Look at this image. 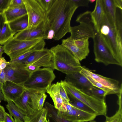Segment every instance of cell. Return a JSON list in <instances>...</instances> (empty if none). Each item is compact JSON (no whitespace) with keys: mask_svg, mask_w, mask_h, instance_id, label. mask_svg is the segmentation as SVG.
Wrapping results in <instances>:
<instances>
[{"mask_svg":"<svg viewBox=\"0 0 122 122\" xmlns=\"http://www.w3.org/2000/svg\"><path fill=\"white\" fill-rule=\"evenodd\" d=\"M78 8L71 0H55L46 12L45 22L48 30H53V39L59 41L68 33H70L71 22Z\"/></svg>","mask_w":122,"mask_h":122,"instance_id":"6da1fadb","label":"cell"},{"mask_svg":"<svg viewBox=\"0 0 122 122\" xmlns=\"http://www.w3.org/2000/svg\"><path fill=\"white\" fill-rule=\"evenodd\" d=\"M99 33L113 56L122 66V38L118 36L115 24L104 11V19Z\"/></svg>","mask_w":122,"mask_h":122,"instance_id":"7a4b0ae2","label":"cell"},{"mask_svg":"<svg viewBox=\"0 0 122 122\" xmlns=\"http://www.w3.org/2000/svg\"><path fill=\"white\" fill-rule=\"evenodd\" d=\"M50 50L53 56L54 70L66 75L80 71L82 66L80 61L61 44L54 46Z\"/></svg>","mask_w":122,"mask_h":122,"instance_id":"3957f363","label":"cell"},{"mask_svg":"<svg viewBox=\"0 0 122 122\" xmlns=\"http://www.w3.org/2000/svg\"><path fill=\"white\" fill-rule=\"evenodd\" d=\"M60 82L68 96L75 97L89 107L95 111L97 116H107V107L105 100H100L88 94L65 80H61Z\"/></svg>","mask_w":122,"mask_h":122,"instance_id":"277c9868","label":"cell"},{"mask_svg":"<svg viewBox=\"0 0 122 122\" xmlns=\"http://www.w3.org/2000/svg\"><path fill=\"white\" fill-rule=\"evenodd\" d=\"M53 70L49 67L39 68L30 74L24 87L30 91L46 92V88L56 78Z\"/></svg>","mask_w":122,"mask_h":122,"instance_id":"5b68a950","label":"cell"},{"mask_svg":"<svg viewBox=\"0 0 122 122\" xmlns=\"http://www.w3.org/2000/svg\"><path fill=\"white\" fill-rule=\"evenodd\" d=\"M93 39L95 61L106 66L112 64L119 66L100 34L97 32Z\"/></svg>","mask_w":122,"mask_h":122,"instance_id":"8992f818","label":"cell"},{"mask_svg":"<svg viewBox=\"0 0 122 122\" xmlns=\"http://www.w3.org/2000/svg\"><path fill=\"white\" fill-rule=\"evenodd\" d=\"M42 40L20 41L13 37L3 46L4 52L9 56L10 60H12L29 50L33 46Z\"/></svg>","mask_w":122,"mask_h":122,"instance_id":"52a82bcc","label":"cell"},{"mask_svg":"<svg viewBox=\"0 0 122 122\" xmlns=\"http://www.w3.org/2000/svg\"><path fill=\"white\" fill-rule=\"evenodd\" d=\"M28 20L26 29L36 27L45 20L46 12L38 0H23Z\"/></svg>","mask_w":122,"mask_h":122,"instance_id":"ba28073f","label":"cell"},{"mask_svg":"<svg viewBox=\"0 0 122 122\" xmlns=\"http://www.w3.org/2000/svg\"><path fill=\"white\" fill-rule=\"evenodd\" d=\"M25 66L23 63L8 62L4 69L7 81L23 86L30 74L25 68Z\"/></svg>","mask_w":122,"mask_h":122,"instance_id":"9c48e42d","label":"cell"},{"mask_svg":"<svg viewBox=\"0 0 122 122\" xmlns=\"http://www.w3.org/2000/svg\"><path fill=\"white\" fill-rule=\"evenodd\" d=\"M22 62L26 65L31 64L39 68L43 67L53 69V55L50 49L45 48L34 52L23 60Z\"/></svg>","mask_w":122,"mask_h":122,"instance_id":"30bf717a","label":"cell"},{"mask_svg":"<svg viewBox=\"0 0 122 122\" xmlns=\"http://www.w3.org/2000/svg\"><path fill=\"white\" fill-rule=\"evenodd\" d=\"M48 31L44 21L36 27L26 29L16 33L13 37L15 39L20 41L37 39L44 40L46 39Z\"/></svg>","mask_w":122,"mask_h":122,"instance_id":"8fae6325","label":"cell"},{"mask_svg":"<svg viewBox=\"0 0 122 122\" xmlns=\"http://www.w3.org/2000/svg\"><path fill=\"white\" fill-rule=\"evenodd\" d=\"M80 72L81 74L90 77L104 86L112 90L115 94H117L119 92L120 86L118 81L95 73L84 66H81Z\"/></svg>","mask_w":122,"mask_h":122,"instance_id":"7c38bea8","label":"cell"},{"mask_svg":"<svg viewBox=\"0 0 122 122\" xmlns=\"http://www.w3.org/2000/svg\"><path fill=\"white\" fill-rule=\"evenodd\" d=\"M61 112L66 119L72 122H90L94 120L97 116L95 114L82 111L73 106L70 109L66 112Z\"/></svg>","mask_w":122,"mask_h":122,"instance_id":"4fadbf2b","label":"cell"},{"mask_svg":"<svg viewBox=\"0 0 122 122\" xmlns=\"http://www.w3.org/2000/svg\"><path fill=\"white\" fill-rule=\"evenodd\" d=\"M65 80L73 86L89 95V89L92 86L87 78L80 71L66 75Z\"/></svg>","mask_w":122,"mask_h":122,"instance_id":"5bb4252c","label":"cell"},{"mask_svg":"<svg viewBox=\"0 0 122 122\" xmlns=\"http://www.w3.org/2000/svg\"><path fill=\"white\" fill-rule=\"evenodd\" d=\"M78 25L71 27V37L74 40L95 37L96 31L94 25L81 22Z\"/></svg>","mask_w":122,"mask_h":122,"instance_id":"9a60e30c","label":"cell"},{"mask_svg":"<svg viewBox=\"0 0 122 122\" xmlns=\"http://www.w3.org/2000/svg\"><path fill=\"white\" fill-rule=\"evenodd\" d=\"M26 90L23 86L17 84L12 82L6 81L1 88L5 101H12L18 98Z\"/></svg>","mask_w":122,"mask_h":122,"instance_id":"2e32d148","label":"cell"},{"mask_svg":"<svg viewBox=\"0 0 122 122\" xmlns=\"http://www.w3.org/2000/svg\"><path fill=\"white\" fill-rule=\"evenodd\" d=\"M59 82L51 84L46 89V92L52 98L55 108L62 112L66 111L65 103L61 98L59 93Z\"/></svg>","mask_w":122,"mask_h":122,"instance_id":"e0dca14e","label":"cell"},{"mask_svg":"<svg viewBox=\"0 0 122 122\" xmlns=\"http://www.w3.org/2000/svg\"><path fill=\"white\" fill-rule=\"evenodd\" d=\"M61 45L67 49L80 61L85 59L88 56L90 51L81 49L74 44V40L70 36L62 39Z\"/></svg>","mask_w":122,"mask_h":122,"instance_id":"ac0fdd59","label":"cell"},{"mask_svg":"<svg viewBox=\"0 0 122 122\" xmlns=\"http://www.w3.org/2000/svg\"><path fill=\"white\" fill-rule=\"evenodd\" d=\"M94 10L91 16L96 31L99 32L104 21V11L102 0H96Z\"/></svg>","mask_w":122,"mask_h":122,"instance_id":"d6986e66","label":"cell"},{"mask_svg":"<svg viewBox=\"0 0 122 122\" xmlns=\"http://www.w3.org/2000/svg\"><path fill=\"white\" fill-rule=\"evenodd\" d=\"M30 92L26 90L17 99L12 101L26 114V116L32 113L35 111L30 102Z\"/></svg>","mask_w":122,"mask_h":122,"instance_id":"ffe728a7","label":"cell"},{"mask_svg":"<svg viewBox=\"0 0 122 122\" xmlns=\"http://www.w3.org/2000/svg\"><path fill=\"white\" fill-rule=\"evenodd\" d=\"M45 107L47 111L46 118L48 122H72L66 119L61 112L49 102H45Z\"/></svg>","mask_w":122,"mask_h":122,"instance_id":"44dd1931","label":"cell"},{"mask_svg":"<svg viewBox=\"0 0 122 122\" xmlns=\"http://www.w3.org/2000/svg\"><path fill=\"white\" fill-rule=\"evenodd\" d=\"M4 13L7 23H8L18 18L27 15L25 5L20 6L10 5L8 8Z\"/></svg>","mask_w":122,"mask_h":122,"instance_id":"7402d4cb","label":"cell"},{"mask_svg":"<svg viewBox=\"0 0 122 122\" xmlns=\"http://www.w3.org/2000/svg\"><path fill=\"white\" fill-rule=\"evenodd\" d=\"M31 105L35 110H38L43 108L44 105L47 97L43 92L30 91Z\"/></svg>","mask_w":122,"mask_h":122,"instance_id":"603a6c76","label":"cell"},{"mask_svg":"<svg viewBox=\"0 0 122 122\" xmlns=\"http://www.w3.org/2000/svg\"><path fill=\"white\" fill-rule=\"evenodd\" d=\"M8 23L11 29L16 34L27 28L28 24L27 15L18 18Z\"/></svg>","mask_w":122,"mask_h":122,"instance_id":"cb8c5ba5","label":"cell"},{"mask_svg":"<svg viewBox=\"0 0 122 122\" xmlns=\"http://www.w3.org/2000/svg\"><path fill=\"white\" fill-rule=\"evenodd\" d=\"M6 101L7 103L6 107L10 115L20 122H24L25 114L12 101L8 100Z\"/></svg>","mask_w":122,"mask_h":122,"instance_id":"d4e9b609","label":"cell"},{"mask_svg":"<svg viewBox=\"0 0 122 122\" xmlns=\"http://www.w3.org/2000/svg\"><path fill=\"white\" fill-rule=\"evenodd\" d=\"M47 111L45 107L38 110H35L31 114L25 116L24 122H44L46 118Z\"/></svg>","mask_w":122,"mask_h":122,"instance_id":"484cf974","label":"cell"},{"mask_svg":"<svg viewBox=\"0 0 122 122\" xmlns=\"http://www.w3.org/2000/svg\"><path fill=\"white\" fill-rule=\"evenodd\" d=\"M104 12L115 24L117 15V7L113 0H102Z\"/></svg>","mask_w":122,"mask_h":122,"instance_id":"4316f807","label":"cell"},{"mask_svg":"<svg viewBox=\"0 0 122 122\" xmlns=\"http://www.w3.org/2000/svg\"><path fill=\"white\" fill-rule=\"evenodd\" d=\"M15 34L10 29L8 23H5L0 33V45H4Z\"/></svg>","mask_w":122,"mask_h":122,"instance_id":"83f0119b","label":"cell"},{"mask_svg":"<svg viewBox=\"0 0 122 122\" xmlns=\"http://www.w3.org/2000/svg\"><path fill=\"white\" fill-rule=\"evenodd\" d=\"M68 97H69L70 99L69 103L74 107L86 112L96 114L95 112L92 109L78 99L72 96H68Z\"/></svg>","mask_w":122,"mask_h":122,"instance_id":"f1b7e54d","label":"cell"},{"mask_svg":"<svg viewBox=\"0 0 122 122\" xmlns=\"http://www.w3.org/2000/svg\"><path fill=\"white\" fill-rule=\"evenodd\" d=\"M117 103L119 106L118 110L112 116L109 117L106 116L104 122H122V101L118 100Z\"/></svg>","mask_w":122,"mask_h":122,"instance_id":"f546056e","label":"cell"},{"mask_svg":"<svg viewBox=\"0 0 122 122\" xmlns=\"http://www.w3.org/2000/svg\"><path fill=\"white\" fill-rule=\"evenodd\" d=\"M89 91V95L100 100H105L106 96L107 95L106 92L103 90L92 85Z\"/></svg>","mask_w":122,"mask_h":122,"instance_id":"4dcf8cb0","label":"cell"},{"mask_svg":"<svg viewBox=\"0 0 122 122\" xmlns=\"http://www.w3.org/2000/svg\"><path fill=\"white\" fill-rule=\"evenodd\" d=\"M91 12L87 11L80 14L77 17L76 21L79 23L83 22L94 25L91 16Z\"/></svg>","mask_w":122,"mask_h":122,"instance_id":"1f68e13d","label":"cell"},{"mask_svg":"<svg viewBox=\"0 0 122 122\" xmlns=\"http://www.w3.org/2000/svg\"><path fill=\"white\" fill-rule=\"evenodd\" d=\"M82 75L87 78L93 86L103 90L106 92L107 95L115 94L114 92L112 90L104 86L90 77L85 75Z\"/></svg>","mask_w":122,"mask_h":122,"instance_id":"d6a6232c","label":"cell"},{"mask_svg":"<svg viewBox=\"0 0 122 122\" xmlns=\"http://www.w3.org/2000/svg\"><path fill=\"white\" fill-rule=\"evenodd\" d=\"M89 38H86L74 40L75 44L78 47L87 51H90Z\"/></svg>","mask_w":122,"mask_h":122,"instance_id":"836d02e7","label":"cell"},{"mask_svg":"<svg viewBox=\"0 0 122 122\" xmlns=\"http://www.w3.org/2000/svg\"><path fill=\"white\" fill-rule=\"evenodd\" d=\"M59 88L60 95L64 103H69L70 99L66 91L60 82H59Z\"/></svg>","mask_w":122,"mask_h":122,"instance_id":"e575fe53","label":"cell"},{"mask_svg":"<svg viewBox=\"0 0 122 122\" xmlns=\"http://www.w3.org/2000/svg\"><path fill=\"white\" fill-rule=\"evenodd\" d=\"M55 0H38L41 6L46 12L50 8Z\"/></svg>","mask_w":122,"mask_h":122,"instance_id":"d590c367","label":"cell"},{"mask_svg":"<svg viewBox=\"0 0 122 122\" xmlns=\"http://www.w3.org/2000/svg\"><path fill=\"white\" fill-rule=\"evenodd\" d=\"M11 0H0V13L6 11L10 5Z\"/></svg>","mask_w":122,"mask_h":122,"instance_id":"8d00e7d4","label":"cell"},{"mask_svg":"<svg viewBox=\"0 0 122 122\" xmlns=\"http://www.w3.org/2000/svg\"><path fill=\"white\" fill-rule=\"evenodd\" d=\"M78 8L79 7L88 6L89 3L88 0H71Z\"/></svg>","mask_w":122,"mask_h":122,"instance_id":"74e56055","label":"cell"},{"mask_svg":"<svg viewBox=\"0 0 122 122\" xmlns=\"http://www.w3.org/2000/svg\"><path fill=\"white\" fill-rule=\"evenodd\" d=\"M7 23L6 18L4 12L0 13V33L5 24Z\"/></svg>","mask_w":122,"mask_h":122,"instance_id":"f35d334b","label":"cell"},{"mask_svg":"<svg viewBox=\"0 0 122 122\" xmlns=\"http://www.w3.org/2000/svg\"><path fill=\"white\" fill-rule=\"evenodd\" d=\"M39 68H40L31 64L26 65L25 67V69L30 74L36 71Z\"/></svg>","mask_w":122,"mask_h":122,"instance_id":"ab89813d","label":"cell"},{"mask_svg":"<svg viewBox=\"0 0 122 122\" xmlns=\"http://www.w3.org/2000/svg\"><path fill=\"white\" fill-rule=\"evenodd\" d=\"M23 0H11L10 5L20 6L24 5Z\"/></svg>","mask_w":122,"mask_h":122,"instance_id":"60d3db41","label":"cell"},{"mask_svg":"<svg viewBox=\"0 0 122 122\" xmlns=\"http://www.w3.org/2000/svg\"><path fill=\"white\" fill-rule=\"evenodd\" d=\"M6 81L5 72L4 69H3L0 74V84L1 86Z\"/></svg>","mask_w":122,"mask_h":122,"instance_id":"b9f144b4","label":"cell"},{"mask_svg":"<svg viewBox=\"0 0 122 122\" xmlns=\"http://www.w3.org/2000/svg\"><path fill=\"white\" fill-rule=\"evenodd\" d=\"M4 122H15L11 116L8 113L5 112V114Z\"/></svg>","mask_w":122,"mask_h":122,"instance_id":"7bdbcfd3","label":"cell"},{"mask_svg":"<svg viewBox=\"0 0 122 122\" xmlns=\"http://www.w3.org/2000/svg\"><path fill=\"white\" fill-rule=\"evenodd\" d=\"M5 112L4 108L0 104V121H4Z\"/></svg>","mask_w":122,"mask_h":122,"instance_id":"ee69618b","label":"cell"},{"mask_svg":"<svg viewBox=\"0 0 122 122\" xmlns=\"http://www.w3.org/2000/svg\"><path fill=\"white\" fill-rule=\"evenodd\" d=\"M55 35V32L52 29H49L48 30L46 39H53Z\"/></svg>","mask_w":122,"mask_h":122,"instance_id":"f6af8a7d","label":"cell"},{"mask_svg":"<svg viewBox=\"0 0 122 122\" xmlns=\"http://www.w3.org/2000/svg\"><path fill=\"white\" fill-rule=\"evenodd\" d=\"M0 61L2 69H4L6 67L8 62L6 60L4 57L2 56L0 58Z\"/></svg>","mask_w":122,"mask_h":122,"instance_id":"bcb514c9","label":"cell"},{"mask_svg":"<svg viewBox=\"0 0 122 122\" xmlns=\"http://www.w3.org/2000/svg\"><path fill=\"white\" fill-rule=\"evenodd\" d=\"M114 4L117 8L122 10V0H113Z\"/></svg>","mask_w":122,"mask_h":122,"instance_id":"7dc6e473","label":"cell"},{"mask_svg":"<svg viewBox=\"0 0 122 122\" xmlns=\"http://www.w3.org/2000/svg\"><path fill=\"white\" fill-rule=\"evenodd\" d=\"M2 100L5 101L4 97L2 93H0V103Z\"/></svg>","mask_w":122,"mask_h":122,"instance_id":"c3c4849f","label":"cell"},{"mask_svg":"<svg viewBox=\"0 0 122 122\" xmlns=\"http://www.w3.org/2000/svg\"><path fill=\"white\" fill-rule=\"evenodd\" d=\"M4 48L3 46L0 45V53H4Z\"/></svg>","mask_w":122,"mask_h":122,"instance_id":"681fc988","label":"cell"},{"mask_svg":"<svg viewBox=\"0 0 122 122\" xmlns=\"http://www.w3.org/2000/svg\"><path fill=\"white\" fill-rule=\"evenodd\" d=\"M89 1V2H90L91 3H93L95 1H96V0H88Z\"/></svg>","mask_w":122,"mask_h":122,"instance_id":"f907efd6","label":"cell"},{"mask_svg":"<svg viewBox=\"0 0 122 122\" xmlns=\"http://www.w3.org/2000/svg\"><path fill=\"white\" fill-rule=\"evenodd\" d=\"M2 70H3L1 68L0 62V74L1 73Z\"/></svg>","mask_w":122,"mask_h":122,"instance_id":"816d5d0a","label":"cell"},{"mask_svg":"<svg viewBox=\"0 0 122 122\" xmlns=\"http://www.w3.org/2000/svg\"><path fill=\"white\" fill-rule=\"evenodd\" d=\"M14 120L15 121V122H20L19 121H18L17 119H15V118H14Z\"/></svg>","mask_w":122,"mask_h":122,"instance_id":"f5cc1de1","label":"cell"},{"mask_svg":"<svg viewBox=\"0 0 122 122\" xmlns=\"http://www.w3.org/2000/svg\"><path fill=\"white\" fill-rule=\"evenodd\" d=\"M3 53H0V58L2 56V55Z\"/></svg>","mask_w":122,"mask_h":122,"instance_id":"db71d44e","label":"cell"},{"mask_svg":"<svg viewBox=\"0 0 122 122\" xmlns=\"http://www.w3.org/2000/svg\"><path fill=\"white\" fill-rule=\"evenodd\" d=\"M44 122H48V121L47 120V119L46 118L45 119Z\"/></svg>","mask_w":122,"mask_h":122,"instance_id":"11a10c76","label":"cell"},{"mask_svg":"<svg viewBox=\"0 0 122 122\" xmlns=\"http://www.w3.org/2000/svg\"><path fill=\"white\" fill-rule=\"evenodd\" d=\"M90 122H96V121L92 120V121H90Z\"/></svg>","mask_w":122,"mask_h":122,"instance_id":"9f6ffc18","label":"cell"},{"mask_svg":"<svg viewBox=\"0 0 122 122\" xmlns=\"http://www.w3.org/2000/svg\"><path fill=\"white\" fill-rule=\"evenodd\" d=\"M1 85H0V88L1 90Z\"/></svg>","mask_w":122,"mask_h":122,"instance_id":"6f0895ef","label":"cell"},{"mask_svg":"<svg viewBox=\"0 0 122 122\" xmlns=\"http://www.w3.org/2000/svg\"><path fill=\"white\" fill-rule=\"evenodd\" d=\"M2 93L1 90L0 88V93Z\"/></svg>","mask_w":122,"mask_h":122,"instance_id":"680465c9","label":"cell"},{"mask_svg":"<svg viewBox=\"0 0 122 122\" xmlns=\"http://www.w3.org/2000/svg\"><path fill=\"white\" fill-rule=\"evenodd\" d=\"M0 122H4V121H0Z\"/></svg>","mask_w":122,"mask_h":122,"instance_id":"91938a15","label":"cell"}]
</instances>
